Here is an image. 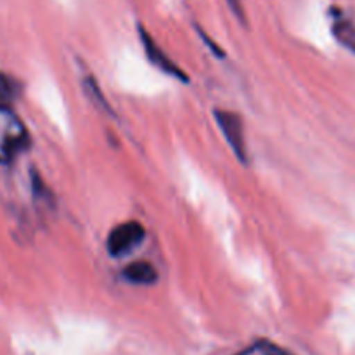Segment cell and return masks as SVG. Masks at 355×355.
<instances>
[{
    "instance_id": "9",
    "label": "cell",
    "mask_w": 355,
    "mask_h": 355,
    "mask_svg": "<svg viewBox=\"0 0 355 355\" xmlns=\"http://www.w3.org/2000/svg\"><path fill=\"white\" fill-rule=\"evenodd\" d=\"M255 347L260 350V354L262 355H293L288 352V350H284L283 347L269 342V340H260V342H257Z\"/></svg>"
},
{
    "instance_id": "7",
    "label": "cell",
    "mask_w": 355,
    "mask_h": 355,
    "mask_svg": "<svg viewBox=\"0 0 355 355\" xmlns=\"http://www.w3.org/2000/svg\"><path fill=\"white\" fill-rule=\"evenodd\" d=\"M83 89H85L87 96H89V99L92 101V104L96 107H99L101 111H104V113H111V106L110 103H107V99L104 97L103 90H101L99 83L96 82V78L90 75L83 76Z\"/></svg>"
},
{
    "instance_id": "8",
    "label": "cell",
    "mask_w": 355,
    "mask_h": 355,
    "mask_svg": "<svg viewBox=\"0 0 355 355\" xmlns=\"http://www.w3.org/2000/svg\"><path fill=\"white\" fill-rule=\"evenodd\" d=\"M21 96V85L16 78L0 71V103L10 104Z\"/></svg>"
},
{
    "instance_id": "5",
    "label": "cell",
    "mask_w": 355,
    "mask_h": 355,
    "mask_svg": "<svg viewBox=\"0 0 355 355\" xmlns=\"http://www.w3.org/2000/svg\"><path fill=\"white\" fill-rule=\"evenodd\" d=\"M333 16V35L343 47L355 52V17L347 16L342 10H335Z\"/></svg>"
},
{
    "instance_id": "10",
    "label": "cell",
    "mask_w": 355,
    "mask_h": 355,
    "mask_svg": "<svg viewBox=\"0 0 355 355\" xmlns=\"http://www.w3.org/2000/svg\"><path fill=\"white\" fill-rule=\"evenodd\" d=\"M229 7H231L232 12L236 14V17H238L241 23H245V9H243V3L241 0H227Z\"/></svg>"
},
{
    "instance_id": "4",
    "label": "cell",
    "mask_w": 355,
    "mask_h": 355,
    "mask_svg": "<svg viewBox=\"0 0 355 355\" xmlns=\"http://www.w3.org/2000/svg\"><path fill=\"white\" fill-rule=\"evenodd\" d=\"M139 35H141L142 45H144L146 55H148V59L156 66V68L162 69V71L166 73V75L173 76V78L180 80V82H184V83L189 82V78H187L186 73H184L182 69H180L179 66H177L175 62H173L172 59L165 54V52H163V49L156 44L155 38H153L151 35H149L142 26H139Z\"/></svg>"
},
{
    "instance_id": "6",
    "label": "cell",
    "mask_w": 355,
    "mask_h": 355,
    "mask_svg": "<svg viewBox=\"0 0 355 355\" xmlns=\"http://www.w3.org/2000/svg\"><path fill=\"white\" fill-rule=\"evenodd\" d=\"M125 279L130 281L132 284H142V286H151L158 281V270L155 266L146 260H137V262L128 263L123 269Z\"/></svg>"
},
{
    "instance_id": "1",
    "label": "cell",
    "mask_w": 355,
    "mask_h": 355,
    "mask_svg": "<svg viewBox=\"0 0 355 355\" xmlns=\"http://www.w3.org/2000/svg\"><path fill=\"white\" fill-rule=\"evenodd\" d=\"M28 148V128L9 104L0 103V165L12 163Z\"/></svg>"
},
{
    "instance_id": "2",
    "label": "cell",
    "mask_w": 355,
    "mask_h": 355,
    "mask_svg": "<svg viewBox=\"0 0 355 355\" xmlns=\"http://www.w3.org/2000/svg\"><path fill=\"white\" fill-rule=\"evenodd\" d=\"M215 118H217L218 128L224 134L225 141L231 146L232 153L238 156L241 163L248 162V149H246V139H245V123L243 118L234 111L227 110H217L215 111Z\"/></svg>"
},
{
    "instance_id": "3",
    "label": "cell",
    "mask_w": 355,
    "mask_h": 355,
    "mask_svg": "<svg viewBox=\"0 0 355 355\" xmlns=\"http://www.w3.org/2000/svg\"><path fill=\"white\" fill-rule=\"evenodd\" d=\"M146 238V229L137 220H128L116 225L107 236V252L113 257H123Z\"/></svg>"
}]
</instances>
